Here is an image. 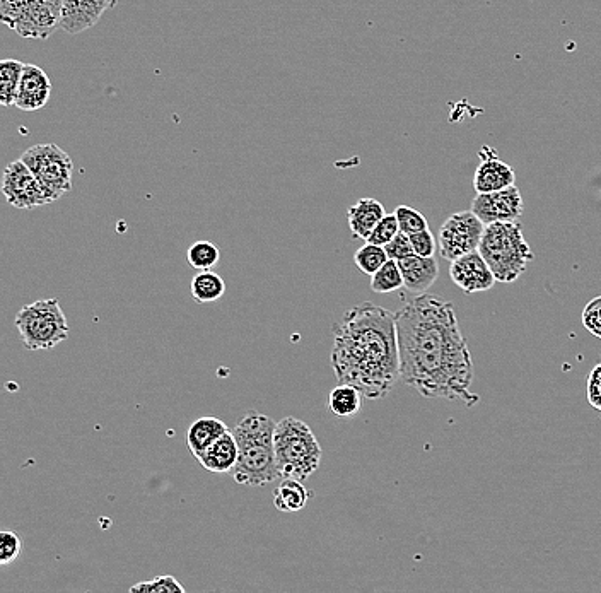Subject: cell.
<instances>
[{
	"instance_id": "cell-18",
	"label": "cell",
	"mask_w": 601,
	"mask_h": 593,
	"mask_svg": "<svg viewBox=\"0 0 601 593\" xmlns=\"http://www.w3.org/2000/svg\"><path fill=\"white\" fill-rule=\"evenodd\" d=\"M385 207L380 200L364 197L356 202L354 206L349 207L347 219H349V228H351L354 238L359 240H368L369 235L373 233L376 224L385 218Z\"/></svg>"
},
{
	"instance_id": "cell-17",
	"label": "cell",
	"mask_w": 601,
	"mask_h": 593,
	"mask_svg": "<svg viewBox=\"0 0 601 593\" xmlns=\"http://www.w3.org/2000/svg\"><path fill=\"white\" fill-rule=\"evenodd\" d=\"M516 182V173L511 166L497 158L484 159L473 177V188L477 194H491Z\"/></svg>"
},
{
	"instance_id": "cell-16",
	"label": "cell",
	"mask_w": 601,
	"mask_h": 593,
	"mask_svg": "<svg viewBox=\"0 0 601 593\" xmlns=\"http://www.w3.org/2000/svg\"><path fill=\"white\" fill-rule=\"evenodd\" d=\"M200 465L212 474H228L233 472L234 465L238 462V443L234 438L233 431H228L219 440L214 441L211 447L205 448L200 453Z\"/></svg>"
},
{
	"instance_id": "cell-7",
	"label": "cell",
	"mask_w": 601,
	"mask_h": 593,
	"mask_svg": "<svg viewBox=\"0 0 601 593\" xmlns=\"http://www.w3.org/2000/svg\"><path fill=\"white\" fill-rule=\"evenodd\" d=\"M65 0H2V21L24 38H48L59 28Z\"/></svg>"
},
{
	"instance_id": "cell-25",
	"label": "cell",
	"mask_w": 601,
	"mask_h": 593,
	"mask_svg": "<svg viewBox=\"0 0 601 593\" xmlns=\"http://www.w3.org/2000/svg\"><path fill=\"white\" fill-rule=\"evenodd\" d=\"M403 288V276L397 260L388 259L380 271L371 276V289L373 293L388 294L395 293Z\"/></svg>"
},
{
	"instance_id": "cell-22",
	"label": "cell",
	"mask_w": 601,
	"mask_h": 593,
	"mask_svg": "<svg viewBox=\"0 0 601 593\" xmlns=\"http://www.w3.org/2000/svg\"><path fill=\"white\" fill-rule=\"evenodd\" d=\"M190 293H192L193 300L200 303V305L216 303L226 293V282L216 272L200 271L192 279Z\"/></svg>"
},
{
	"instance_id": "cell-30",
	"label": "cell",
	"mask_w": 601,
	"mask_h": 593,
	"mask_svg": "<svg viewBox=\"0 0 601 593\" xmlns=\"http://www.w3.org/2000/svg\"><path fill=\"white\" fill-rule=\"evenodd\" d=\"M21 554V539L16 532L4 530L0 532V564L9 566L19 558Z\"/></svg>"
},
{
	"instance_id": "cell-5",
	"label": "cell",
	"mask_w": 601,
	"mask_h": 593,
	"mask_svg": "<svg viewBox=\"0 0 601 593\" xmlns=\"http://www.w3.org/2000/svg\"><path fill=\"white\" fill-rule=\"evenodd\" d=\"M479 252L494 272L497 282H514L523 276L533 260V252L516 221L485 226Z\"/></svg>"
},
{
	"instance_id": "cell-32",
	"label": "cell",
	"mask_w": 601,
	"mask_h": 593,
	"mask_svg": "<svg viewBox=\"0 0 601 593\" xmlns=\"http://www.w3.org/2000/svg\"><path fill=\"white\" fill-rule=\"evenodd\" d=\"M583 325L588 332L601 339V296L591 300L584 308Z\"/></svg>"
},
{
	"instance_id": "cell-27",
	"label": "cell",
	"mask_w": 601,
	"mask_h": 593,
	"mask_svg": "<svg viewBox=\"0 0 601 593\" xmlns=\"http://www.w3.org/2000/svg\"><path fill=\"white\" fill-rule=\"evenodd\" d=\"M185 588L180 585L175 576H156L147 582L137 583L130 587V593H183Z\"/></svg>"
},
{
	"instance_id": "cell-26",
	"label": "cell",
	"mask_w": 601,
	"mask_h": 593,
	"mask_svg": "<svg viewBox=\"0 0 601 593\" xmlns=\"http://www.w3.org/2000/svg\"><path fill=\"white\" fill-rule=\"evenodd\" d=\"M354 262H356L357 269L364 272L366 276H374L388 262V253H386L385 247L366 241V245L359 248L354 255Z\"/></svg>"
},
{
	"instance_id": "cell-21",
	"label": "cell",
	"mask_w": 601,
	"mask_h": 593,
	"mask_svg": "<svg viewBox=\"0 0 601 593\" xmlns=\"http://www.w3.org/2000/svg\"><path fill=\"white\" fill-rule=\"evenodd\" d=\"M362 397L364 395L359 388L347 383H339L328 395V411L339 419H352L361 412Z\"/></svg>"
},
{
	"instance_id": "cell-14",
	"label": "cell",
	"mask_w": 601,
	"mask_h": 593,
	"mask_svg": "<svg viewBox=\"0 0 601 593\" xmlns=\"http://www.w3.org/2000/svg\"><path fill=\"white\" fill-rule=\"evenodd\" d=\"M52 94V83L47 72L33 64L24 65L14 106L23 112H36L47 105Z\"/></svg>"
},
{
	"instance_id": "cell-11",
	"label": "cell",
	"mask_w": 601,
	"mask_h": 593,
	"mask_svg": "<svg viewBox=\"0 0 601 593\" xmlns=\"http://www.w3.org/2000/svg\"><path fill=\"white\" fill-rule=\"evenodd\" d=\"M472 211L487 226L492 223H511L518 221L525 211V202L520 188L511 185L491 194H477L473 199Z\"/></svg>"
},
{
	"instance_id": "cell-34",
	"label": "cell",
	"mask_w": 601,
	"mask_h": 593,
	"mask_svg": "<svg viewBox=\"0 0 601 593\" xmlns=\"http://www.w3.org/2000/svg\"><path fill=\"white\" fill-rule=\"evenodd\" d=\"M588 400L596 411L601 412V363L593 368L588 378Z\"/></svg>"
},
{
	"instance_id": "cell-1",
	"label": "cell",
	"mask_w": 601,
	"mask_h": 593,
	"mask_svg": "<svg viewBox=\"0 0 601 593\" xmlns=\"http://www.w3.org/2000/svg\"><path fill=\"white\" fill-rule=\"evenodd\" d=\"M402 382L426 399L479 404L473 394V361L456 318L455 305L429 294L409 301L397 313Z\"/></svg>"
},
{
	"instance_id": "cell-28",
	"label": "cell",
	"mask_w": 601,
	"mask_h": 593,
	"mask_svg": "<svg viewBox=\"0 0 601 593\" xmlns=\"http://www.w3.org/2000/svg\"><path fill=\"white\" fill-rule=\"evenodd\" d=\"M395 216H397L398 224H400V231H403L405 235H414L424 229H429L427 226V219L422 216L421 212L415 211L409 206H398L395 209Z\"/></svg>"
},
{
	"instance_id": "cell-20",
	"label": "cell",
	"mask_w": 601,
	"mask_h": 593,
	"mask_svg": "<svg viewBox=\"0 0 601 593\" xmlns=\"http://www.w3.org/2000/svg\"><path fill=\"white\" fill-rule=\"evenodd\" d=\"M311 491L306 489L303 481L282 477V482L274 491V506L282 513H296L308 505Z\"/></svg>"
},
{
	"instance_id": "cell-29",
	"label": "cell",
	"mask_w": 601,
	"mask_h": 593,
	"mask_svg": "<svg viewBox=\"0 0 601 593\" xmlns=\"http://www.w3.org/2000/svg\"><path fill=\"white\" fill-rule=\"evenodd\" d=\"M398 233H400V224H398L397 216L393 212V214H386L385 218L376 224V228L373 229V233L369 235L366 241L373 243V245L385 247Z\"/></svg>"
},
{
	"instance_id": "cell-2",
	"label": "cell",
	"mask_w": 601,
	"mask_h": 593,
	"mask_svg": "<svg viewBox=\"0 0 601 593\" xmlns=\"http://www.w3.org/2000/svg\"><path fill=\"white\" fill-rule=\"evenodd\" d=\"M330 361L337 382L366 399H385L402 380L397 315L369 301L352 306L333 325Z\"/></svg>"
},
{
	"instance_id": "cell-24",
	"label": "cell",
	"mask_w": 601,
	"mask_h": 593,
	"mask_svg": "<svg viewBox=\"0 0 601 593\" xmlns=\"http://www.w3.org/2000/svg\"><path fill=\"white\" fill-rule=\"evenodd\" d=\"M187 260L195 271H211L221 260V250L211 241L200 240L188 248Z\"/></svg>"
},
{
	"instance_id": "cell-12",
	"label": "cell",
	"mask_w": 601,
	"mask_h": 593,
	"mask_svg": "<svg viewBox=\"0 0 601 593\" xmlns=\"http://www.w3.org/2000/svg\"><path fill=\"white\" fill-rule=\"evenodd\" d=\"M450 277L465 294L484 293L492 289L497 282L494 272L479 250L453 260L450 265Z\"/></svg>"
},
{
	"instance_id": "cell-9",
	"label": "cell",
	"mask_w": 601,
	"mask_h": 593,
	"mask_svg": "<svg viewBox=\"0 0 601 593\" xmlns=\"http://www.w3.org/2000/svg\"><path fill=\"white\" fill-rule=\"evenodd\" d=\"M485 224L470 211L456 212L439 229V252L446 260L460 259L467 253L477 252L484 236Z\"/></svg>"
},
{
	"instance_id": "cell-33",
	"label": "cell",
	"mask_w": 601,
	"mask_h": 593,
	"mask_svg": "<svg viewBox=\"0 0 601 593\" xmlns=\"http://www.w3.org/2000/svg\"><path fill=\"white\" fill-rule=\"evenodd\" d=\"M410 241H412L414 252L421 257H434V253L438 250V243H436L431 229H424V231L410 235Z\"/></svg>"
},
{
	"instance_id": "cell-23",
	"label": "cell",
	"mask_w": 601,
	"mask_h": 593,
	"mask_svg": "<svg viewBox=\"0 0 601 593\" xmlns=\"http://www.w3.org/2000/svg\"><path fill=\"white\" fill-rule=\"evenodd\" d=\"M23 62L14 59L2 60L0 64V103L4 106L14 105L16 93L24 71Z\"/></svg>"
},
{
	"instance_id": "cell-8",
	"label": "cell",
	"mask_w": 601,
	"mask_h": 593,
	"mask_svg": "<svg viewBox=\"0 0 601 593\" xmlns=\"http://www.w3.org/2000/svg\"><path fill=\"white\" fill-rule=\"evenodd\" d=\"M21 159L33 171L50 202L62 199L71 192L74 163L64 149L52 142L38 144L24 151Z\"/></svg>"
},
{
	"instance_id": "cell-6",
	"label": "cell",
	"mask_w": 601,
	"mask_h": 593,
	"mask_svg": "<svg viewBox=\"0 0 601 593\" xmlns=\"http://www.w3.org/2000/svg\"><path fill=\"white\" fill-rule=\"evenodd\" d=\"M28 351H48L69 337V323L57 298L24 305L14 318Z\"/></svg>"
},
{
	"instance_id": "cell-13",
	"label": "cell",
	"mask_w": 601,
	"mask_h": 593,
	"mask_svg": "<svg viewBox=\"0 0 601 593\" xmlns=\"http://www.w3.org/2000/svg\"><path fill=\"white\" fill-rule=\"evenodd\" d=\"M113 0H65L59 28L69 35L88 31L100 23Z\"/></svg>"
},
{
	"instance_id": "cell-15",
	"label": "cell",
	"mask_w": 601,
	"mask_h": 593,
	"mask_svg": "<svg viewBox=\"0 0 601 593\" xmlns=\"http://www.w3.org/2000/svg\"><path fill=\"white\" fill-rule=\"evenodd\" d=\"M398 265L402 271L403 288L409 293H426L439 276V265L434 257H421L414 253L407 259L400 260Z\"/></svg>"
},
{
	"instance_id": "cell-10",
	"label": "cell",
	"mask_w": 601,
	"mask_h": 593,
	"mask_svg": "<svg viewBox=\"0 0 601 593\" xmlns=\"http://www.w3.org/2000/svg\"><path fill=\"white\" fill-rule=\"evenodd\" d=\"M2 192L6 195L9 206L24 211L50 204L40 182L36 180L33 171L26 166L23 159L12 161L7 165L2 180Z\"/></svg>"
},
{
	"instance_id": "cell-3",
	"label": "cell",
	"mask_w": 601,
	"mask_h": 593,
	"mask_svg": "<svg viewBox=\"0 0 601 593\" xmlns=\"http://www.w3.org/2000/svg\"><path fill=\"white\" fill-rule=\"evenodd\" d=\"M277 423L257 411L246 412L233 428L238 443V462L234 465V481L258 488L277 481L281 474L275 462L274 436Z\"/></svg>"
},
{
	"instance_id": "cell-19",
	"label": "cell",
	"mask_w": 601,
	"mask_h": 593,
	"mask_svg": "<svg viewBox=\"0 0 601 593\" xmlns=\"http://www.w3.org/2000/svg\"><path fill=\"white\" fill-rule=\"evenodd\" d=\"M229 428L222 423L221 419L214 416H204L197 419L188 428L187 445L193 457H199L205 448L211 447L214 441L219 440L222 435L228 433Z\"/></svg>"
},
{
	"instance_id": "cell-31",
	"label": "cell",
	"mask_w": 601,
	"mask_h": 593,
	"mask_svg": "<svg viewBox=\"0 0 601 593\" xmlns=\"http://www.w3.org/2000/svg\"><path fill=\"white\" fill-rule=\"evenodd\" d=\"M386 253H388V259L400 260L407 259L410 255H414V247H412V241H410V236L405 235L403 231H400L393 240L385 245Z\"/></svg>"
},
{
	"instance_id": "cell-4",
	"label": "cell",
	"mask_w": 601,
	"mask_h": 593,
	"mask_svg": "<svg viewBox=\"0 0 601 593\" xmlns=\"http://www.w3.org/2000/svg\"><path fill=\"white\" fill-rule=\"evenodd\" d=\"M275 462L281 477L306 481L320 469V443L313 429L298 417L287 416L277 423L274 436Z\"/></svg>"
}]
</instances>
